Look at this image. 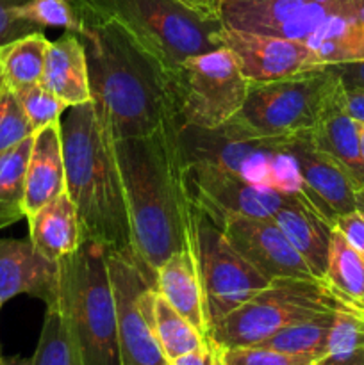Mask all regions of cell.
<instances>
[{"instance_id":"cell-1","label":"cell","mask_w":364,"mask_h":365,"mask_svg":"<svg viewBox=\"0 0 364 365\" xmlns=\"http://www.w3.org/2000/svg\"><path fill=\"white\" fill-rule=\"evenodd\" d=\"M139 271L157 287V269L181 250L198 255L203 210L195 196L181 121L170 118L152 134L114 141Z\"/></svg>"},{"instance_id":"cell-2","label":"cell","mask_w":364,"mask_h":365,"mask_svg":"<svg viewBox=\"0 0 364 365\" xmlns=\"http://www.w3.org/2000/svg\"><path fill=\"white\" fill-rule=\"evenodd\" d=\"M71 6L88 63L91 102L114 141L152 134L177 118L170 78L127 29L95 0H71Z\"/></svg>"},{"instance_id":"cell-3","label":"cell","mask_w":364,"mask_h":365,"mask_svg":"<svg viewBox=\"0 0 364 365\" xmlns=\"http://www.w3.org/2000/svg\"><path fill=\"white\" fill-rule=\"evenodd\" d=\"M61 138L66 191L77 209L82 241L138 264L113 132L95 103L68 107Z\"/></svg>"},{"instance_id":"cell-4","label":"cell","mask_w":364,"mask_h":365,"mask_svg":"<svg viewBox=\"0 0 364 365\" xmlns=\"http://www.w3.org/2000/svg\"><path fill=\"white\" fill-rule=\"evenodd\" d=\"M57 266V302L70 339L71 365H123L106 252L82 241Z\"/></svg>"},{"instance_id":"cell-5","label":"cell","mask_w":364,"mask_h":365,"mask_svg":"<svg viewBox=\"0 0 364 365\" xmlns=\"http://www.w3.org/2000/svg\"><path fill=\"white\" fill-rule=\"evenodd\" d=\"M346 109V91L334 68L318 66L270 82H250L231 123L257 139H289L320 127Z\"/></svg>"},{"instance_id":"cell-6","label":"cell","mask_w":364,"mask_h":365,"mask_svg":"<svg viewBox=\"0 0 364 365\" xmlns=\"http://www.w3.org/2000/svg\"><path fill=\"white\" fill-rule=\"evenodd\" d=\"M350 309L355 307L343 302L325 280L278 278L218 321L211 339L225 349L256 346L293 324Z\"/></svg>"},{"instance_id":"cell-7","label":"cell","mask_w":364,"mask_h":365,"mask_svg":"<svg viewBox=\"0 0 364 365\" xmlns=\"http://www.w3.org/2000/svg\"><path fill=\"white\" fill-rule=\"evenodd\" d=\"M157 61L171 84L178 64L220 48L221 21L206 20L181 0H95Z\"/></svg>"},{"instance_id":"cell-8","label":"cell","mask_w":364,"mask_h":365,"mask_svg":"<svg viewBox=\"0 0 364 365\" xmlns=\"http://www.w3.org/2000/svg\"><path fill=\"white\" fill-rule=\"evenodd\" d=\"M248 88L250 82L223 46L184 59L171 78L181 125L203 130L221 127L234 118L245 103Z\"/></svg>"},{"instance_id":"cell-9","label":"cell","mask_w":364,"mask_h":365,"mask_svg":"<svg viewBox=\"0 0 364 365\" xmlns=\"http://www.w3.org/2000/svg\"><path fill=\"white\" fill-rule=\"evenodd\" d=\"M123 365H168L152 330V285L134 260L106 253Z\"/></svg>"},{"instance_id":"cell-10","label":"cell","mask_w":364,"mask_h":365,"mask_svg":"<svg viewBox=\"0 0 364 365\" xmlns=\"http://www.w3.org/2000/svg\"><path fill=\"white\" fill-rule=\"evenodd\" d=\"M198 267L211 328L270 284L232 248L221 228L207 216L200 223Z\"/></svg>"},{"instance_id":"cell-11","label":"cell","mask_w":364,"mask_h":365,"mask_svg":"<svg viewBox=\"0 0 364 365\" xmlns=\"http://www.w3.org/2000/svg\"><path fill=\"white\" fill-rule=\"evenodd\" d=\"M359 0H232L221 24L231 29L305 41L334 14L357 11Z\"/></svg>"},{"instance_id":"cell-12","label":"cell","mask_w":364,"mask_h":365,"mask_svg":"<svg viewBox=\"0 0 364 365\" xmlns=\"http://www.w3.org/2000/svg\"><path fill=\"white\" fill-rule=\"evenodd\" d=\"M213 223L221 228L232 248L266 280L316 278L273 217L225 212Z\"/></svg>"},{"instance_id":"cell-13","label":"cell","mask_w":364,"mask_h":365,"mask_svg":"<svg viewBox=\"0 0 364 365\" xmlns=\"http://www.w3.org/2000/svg\"><path fill=\"white\" fill-rule=\"evenodd\" d=\"M189 166L196 200L203 214L213 221L225 212L271 217L293 192L256 182L216 164L189 160Z\"/></svg>"},{"instance_id":"cell-14","label":"cell","mask_w":364,"mask_h":365,"mask_svg":"<svg viewBox=\"0 0 364 365\" xmlns=\"http://www.w3.org/2000/svg\"><path fill=\"white\" fill-rule=\"evenodd\" d=\"M220 43L234 57L248 82H270L321 66L313 50L298 39L221 27Z\"/></svg>"},{"instance_id":"cell-15","label":"cell","mask_w":364,"mask_h":365,"mask_svg":"<svg viewBox=\"0 0 364 365\" xmlns=\"http://www.w3.org/2000/svg\"><path fill=\"white\" fill-rule=\"evenodd\" d=\"M285 157L295 164L300 191L332 228L339 216L355 210L357 187L352 177L338 160L316 148L309 135L291 138Z\"/></svg>"},{"instance_id":"cell-16","label":"cell","mask_w":364,"mask_h":365,"mask_svg":"<svg viewBox=\"0 0 364 365\" xmlns=\"http://www.w3.org/2000/svg\"><path fill=\"white\" fill-rule=\"evenodd\" d=\"M181 139L191 163H209L248 177V170L263 160L285 155L289 139H257L239 132L231 121L213 130L182 127Z\"/></svg>"},{"instance_id":"cell-17","label":"cell","mask_w":364,"mask_h":365,"mask_svg":"<svg viewBox=\"0 0 364 365\" xmlns=\"http://www.w3.org/2000/svg\"><path fill=\"white\" fill-rule=\"evenodd\" d=\"M59 292V266L31 241L0 239V307L20 294L50 303Z\"/></svg>"},{"instance_id":"cell-18","label":"cell","mask_w":364,"mask_h":365,"mask_svg":"<svg viewBox=\"0 0 364 365\" xmlns=\"http://www.w3.org/2000/svg\"><path fill=\"white\" fill-rule=\"evenodd\" d=\"M66 191L61 121L39 128L32 135L25 171V217H31Z\"/></svg>"},{"instance_id":"cell-19","label":"cell","mask_w":364,"mask_h":365,"mask_svg":"<svg viewBox=\"0 0 364 365\" xmlns=\"http://www.w3.org/2000/svg\"><path fill=\"white\" fill-rule=\"evenodd\" d=\"M271 217L295 246L296 252L303 257L314 277L323 280L330 248L332 225L310 205L300 189L293 191L288 202Z\"/></svg>"},{"instance_id":"cell-20","label":"cell","mask_w":364,"mask_h":365,"mask_svg":"<svg viewBox=\"0 0 364 365\" xmlns=\"http://www.w3.org/2000/svg\"><path fill=\"white\" fill-rule=\"evenodd\" d=\"M157 291L196 328L203 339H211L206 296H203L196 253L181 250L168 257L157 269Z\"/></svg>"},{"instance_id":"cell-21","label":"cell","mask_w":364,"mask_h":365,"mask_svg":"<svg viewBox=\"0 0 364 365\" xmlns=\"http://www.w3.org/2000/svg\"><path fill=\"white\" fill-rule=\"evenodd\" d=\"M39 82L68 107L91 102L88 63L77 32L66 31L57 41L49 43Z\"/></svg>"},{"instance_id":"cell-22","label":"cell","mask_w":364,"mask_h":365,"mask_svg":"<svg viewBox=\"0 0 364 365\" xmlns=\"http://www.w3.org/2000/svg\"><path fill=\"white\" fill-rule=\"evenodd\" d=\"M29 221V241L52 262L77 252L82 245L77 209L68 191L43 205Z\"/></svg>"},{"instance_id":"cell-23","label":"cell","mask_w":364,"mask_h":365,"mask_svg":"<svg viewBox=\"0 0 364 365\" xmlns=\"http://www.w3.org/2000/svg\"><path fill=\"white\" fill-rule=\"evenodd\" d=\"M303 43L313 50L321 66L363 61L364 25L357 18V11L334 14Z\"/></svg>"},{"instance_id":"cell-24","label":"cell","mask_w":364,"mask_h":365,"mask_svg":"<svg viewBox=\"0 0 364 365\" xmlns=\"http://www.w3.org/2000/svg\"><path fill=\"white\" fill-rule=\"evenodd\" d=\"M316 148L338 160L352 177L357 189L364 185V159L359 143V121L348 113L339 110L313 132H307Z\"/></svg>"},{"instance_id":"cell-25","label":"cell","mask_w":364,"mask_h":365,"mask_svg":"<svg viewBox=\"0 0 364 365\" xmlns=\"http://www.w3.org/2000/svg\"><path fill=\"white\" fill-rule=\"evenodd\" d=\"M323 280L343 302L364 310V253L353 248L335 228H332Z\"/></svg>"},{"instance_id":"cell-26","label":"cell","mask_w":364,"mask_h":365,"mask_svg":"<svg viewBox=\"0 0 364 365\" xmlns=\"http://www.w3.org/2000/svg\"><path fill=\"white\" fill-rule=\"evenodd\" d=\"M152 330L168 364L178 356L203 348L209 341L203 339L157 289H153L152 296Z\"/></svg>"},{"instance_id":"cell-27","label":"cell","mask_w":364,"mask_h":365,"mask_svg":"<svg viewBox=\"0 0 364 365\" xmlns=\"http://www.w3.org/2000/svg\"><path fill=\"white\" fill-rule=\"evenodd\" d=\"M49 43L43 31H36L0 45V66L7 88L14 91L39 82Z\"/></svg>"},{"instance_id":"cell-28","label":"cell","mask_w":364,"mask_h":365,"mask_svg":"<svg viewBox=\"0 0 364 365\" xmlns=\"http://www.w3.org/2000/svg\"><path fill=\"white\" fill-rule=\"evenodd\" d=\"M32 135L0 153V230L25 217V171Z\"/></svg>"},{"instance_id":"cell-29","label":"cell","mask_w":364,"mask_h":365,"mask_svg":"<svg viewBox=\"0 0 364 365\" xmlns=\"http://www.w3.org/2000/svg\"><path fill=\"white\" fill-rule=\"evenodd\" d=\"M314 365H364V312L339 310L328 335L327 351Z\"/></svg>"},{"instance_id":"cell-30","label":"cell","mask_w":364,"mask_h":365,"mask_svg":"<svg viewBox=\"0 0 364 365\" xmlns=\"http://www.w3.org/2000/svg\"><path fill=\"white\" fill-rule=\"evenodd\" d=\"M334 317L335 312L321 314L314 319L284 328V330L277 331L270 339L256 346H264V348H271L284 353L313 355L320 360L327 351L328 335H330L332 324H334Z\"/></svg>"},{"instance_id":"cell-31","label":"cell","mask_w":364,"mask_h":365,"mask_svg":"<svg viewBox=\"0 0 364 365\" xmlns=\"http://www.w3.org/2000/svg\"><path fill=\"white\" fill-rule=\"evenodd\" d=\"M32 359L34 365H71L70 339L57 298L46 303L41 335Z\"/></svg>"},{"instance_id":"cell-32","label":"cell","mask_w":364,"mask_h":365,"mask_svg":"<svg viewBox=\"0 0 364 365\" xmlns=\"http://www.w3.org/2000/svg\"><path fill=\"white\" fill-rule=\"evenodd\" d=\"M14 20L32 32L45 27H61L77 32V16L71 0H31L14 11Z\"/></svg>"},{"instance_id":"cell-33","label":"cell","mask_w":364,"mask_h":365,"mask_svg":"<svg viewBox=\"0 0 364 365\" xmlns=\"http://www.w3.org/2000/svg\"><path fill=\"white\" fill-rule=\"evenodd\" d=\"M13 93L16 95L18 102H20L25 116L31 121L34 132L59 121L61 114L68 109L66 103L59 96L54 95L49 88H45L41 82L24 86V88L14 89Z\"/></svg>"},{"instance_id":"cell-34","label":"cell","mask_w":364,"mask_h":365,"mask_svg":"<svg viewBox=\"0 0 364 365\" xmlns=\"http://www.w3.org/2000/svg\"><path fill=\"white\" fill-rule=\"evenodd\" d=\"M31 135H34V128L13 89L6 86L0 93V153L20 145Z\"/></svg>"},{"instance_id":"cell-35","label":"cell","mask_w":364,"mask_h":365,"mask_svg":"<svg viewBox=\"0 0 364 365\" xmlns=\"http://www.w3.org/2000/svg\"><path fill=\"white\" fill-rule=\"evenodd\" d=\"M313 355L284 353L264 346H239L225 349V365H314Z\"/></svg>"},{"instance_id":"cell-36","label":"cell","mask_w":364,"mask_h":365,"mask_svg":"<svg viewBox=\"0 0 364 365\" xmlns=\"http://www.w3.org/2000/svg\"><path fill=\"white\" fill-rule=\"evenodd\" d=\"M31 0H0V45L32 32L24 24L14 20V11Z\"/></svg>"},{"instance_id":"cell-37","label":"cell","mask_w":364,"mask_h":365,"mask_svg":"<svg viewBox=\"0 0 364 365\" xmlns=\"http://www.w3.org/2000/svg\"><path fill=\"white\" fill-rule=\"evenodd\" d=\"M334 228L359 252L364 253V212L352 210L335 220Z\"/></svg>"},{"instance_id":"cell-38","label":"cell","mask_w":364,"mask_h":365,"mask_svg":"<svg viewBox=\"0 0 364 365\" xmlns=\"http://www.w3.org/2000/svg\"><path fill=\"white\" fill-rule=\"evenodd\" d=\"M170 365H225V348L209 339L203 348L178 356Z\"/></svg>"},{"instance_id":"cell-39","label":"cell","mask_w":364,"mask_h":365,"mask_svg":"<svg viewBox=\"0 0 364 365\" xmlns=\"http://www.w3.org/2000/svg\"><path fill=\"white\" fill-rule=\"evenodd\" d=\"M330 66L338 73L345 91H364V59L330 64Z\"/></svg>"},{"instance_id":"cell-40","label":"cell","mask_w":364,"mask_h":365,"mask_svg":"<svg viewBox=\"0 0 364 365\" xmlns=\"http://www.w3.org/2000/svg\"><path fill=\"white\" fill-rule=\"evenodd\" d=\"M181 2L206 20L221 21L223 7L231 4L232 0H181Z\"/></svg>"},{"instance_id":"cell-41","label":"cell","mask_w":364,"mask_h":365,"mask_svg":"<svg viewBox=\"0 0 364 365\" xmlns=\"http://www.w3.org/2000/svg\"><path fill=\"white\" fill-rule=\"evenodd\" d=\"M346 113L364 123V91H346Z\"/></svg>"},{"instance_id":"cell-42","label":"cell","mask_w":364,"mask_h":365,"mask_svg":"<svg viewBox=\"0 0 364 365\" xmlns=\"http://www.w3.org/2000/svg\"><path fill=\"white\" fill-rule=\"evenodd\" d=\"M0 365H34V359H27V356H4L0 355Z\"/></svg>"},{"instance_id":"cell-43","label":"cell","mask_w":364,"mask_h":365,"mask_svg":"<svg viewBox=\"0 0 364 365\" xmlns=\"http://www.w3.org/2000/svg\"><path fill=\"white\" fill-rule=\"evenodd\" d=\"M355 209L364 212V185L355 192Z\"/></svg>"},{"instance_id":"cell-44","label":"cell","mask_w":364,"mask_h":365,"mask_svg":"<svg viewBox=\"0 0 364 365\" xmlns=\"http://www.w3.org/2000/svg\"><path fill=\"white\" fill-rule=\"evenodd\" d=\"M359 143H360V153H363L364 159V123L359 121Z\"/></svg>"},{"instance_id":"cell-45","label":"cell","mask_w":364,"mask_h":365,"mask_svg":"<svg viewBox=\"0 0 364 365\" xmlns=\"http://www.w3.org/2000/svg\"><path fill=\"white\" fill-rule=\"evenodd\" d=\"M357 18H359L360 24L364 25V0H359V7H357Z\"/></svg>"},{"instance_id":"cell-46","label":"cell","mask_w":364,"mask_h":365,"mask_svg":"<svg viewBox=\"0 0 364 365\" xmlns=\"http://www.w3.org/2000/svg\"><path fill=\"white\" fill-rule=\"evenodd\" d=\"M6 88V78H4V73H2V66H0V93H2V89Z\"/></svg>"},{"instance_id":"cell-47","label":"cell","mask_w":364,"mask_h":365,"mask_svg":"<svg viewBox=\"0 0 364 365\" xmlns=\"http://www.w3.org/2000/svg\"><path fill=\"white\" fill-rule=\"evenodd\" d=\"M0 309H2V307H0ZM0 355H2V353H0Z\"/></svg>"},{"instance_id":"cell-48","label":"cell","mask_w":364,"mask_h":365,"mask_svg":"<svg viewBox=\"0 0 364 365\" xmlns=\"http://www.w3.org/2000/svg\"><path fill=\"white\" fill-rule=\"evenodd\" d=\"M168 365H170V364H168Z\"/></svg>"}]
</instances>
